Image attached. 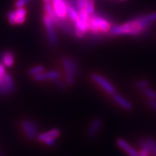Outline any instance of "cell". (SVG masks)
Instances as JSON below:
<instances>
[{"label":"cell","mask_w":156,"mask_h":156,"mask_svg":"<svg viewBox=\"0 0 156 156\" xmlns=\"http://www.w3.org/2000/svg\"><path fill=\"white\" fill-rule=\"evenodd\" d=\"M156 22V12L140 16L122 25H112L108 34L110 36H140L145 33Z\"/></svg>","instance_id":"6da1fadb"},{"label":"cell","mask_w":156,"mask_h":156,"mask_svg":"<svg viewBox=\"0 0 156 156\" xmlns=\"http://www.w3.org/2000/svg\"><path fill=\"white\" fill-rule=\"evenodd\" d=\"M62 64L66 73V84L72 86L76 82V76L79 73V66L77 62L74 58L64 57L62 59Z\"/></svg>","instance_id":"7a4b0ae2"},{"label":"cell","mask_w":156,"mask_h":156,"mask_svg":"<svg viewBox=\"0 0 156 156\" xmlns=\"http://www.w3.org/2000/svg\"><path fill=\"white\" fill-rule=\"evenodd\" d=\"M42 21H43V24L46 30V34H47L49 43L52 46H56L58 44V37L57 31H56L55 25L53 23L52 19L45 13L42 17Z\"/></svg>","instance_id":"3957f363"},{"label":"cell","mask_w":156,"mask_h":156,"mask_svg":"<svg viewBox=\"0 0 156 156\" xmlns=\"http://www.w3.org/2000/svg\"><path fill=\"white\" fill-rule=\"evenodd\" d=\"M21 126L23 132L30 140L37 139L39 133V129L36 123L29 119H24L21 121Z\"/></svg>","instance_id":"277c9868"},{"label":"cell","mask_w":156,"mask_h":156,"mask_svg":"<svg viewBox=\"0 0 156 156\" xmlns=\"http://www.w3.org/2000/svg\"><path fill=\"white\" fill-rule=\"evenodd\" d=\"M91 79L110 96H112L115 93H116V90H115L114 85L106 78L100 75V74L93 73L91 74Z\"/></svg>","instance_id":"5b68a950"},{"label":"cell","mask_w":156,"mask_h":156,"mask_svg":"<svg viewBox=\"0 0 156 156\" xmlns=\"http://www.w3.org/2000/svg\"><path fill=\"white\" fill-rule=\"evenodd\" d=\"M90 19L97 24V27L102 34H106L109 33V31L112 27V23L107 18H105L101 14L94 13L93 15H91Z\"/></svg>","instance_id":"8992f818"},{"label":"cell","mask_w":156,"mask_h":156,"mask_svg":"<svg viewBox=\"0 0 156 156\" xmlns=\"http://www.w3.org/2000/svg\"><path fill=\"white\" fill-rule=\"evenodd\" d=\"M61 136V131L58 128L49 130V132L39 134L37 140L41 143H44L48 146H53L56 144V140Z\"/></svg>","instance_id":"52a82bcc"},{"label":"cell","mask_w":156,"mask_h":156,"mask_svg":"<svg viewBox=\"0 0 156 156\" xmlns=\"http://www.w3.org/2000/svg\"><path fill=\"white\" fill-rule=\"evenodd\" d=\"M52 6L54 7L57 16L62 20L68 19L67 18V3L66 0H51Z\"/></svg>","instance_id":"ba28073f"},{"label":"cell","mask_w":156,"mask_h":156,"mask_svg":"<svg viewBox=\"0 0 156 156\" xmlns=\"http://www.w3.org/2000/svg\"><path fill=\"white\" fill-rule=\"evenodd\" d=\"M103 124V120L101 118L97 117L94 119L92 120L90 125L88 127V132H87V136L88 139L93 140L94 138L97 137V134H98L99 131L101 129V126Z\"/></svg>","instance_id":"9c48e42d"},{"label":"cell","mask_w":156,"mask_h":156,"mask_svg":"<svg viewBox=\"0 0 156 156\" xmlns=\"http://www.w3.org/2000/svg\"><path fill=\"white\" fill-rule=\"evenodd\" d=\"M0 62L6 67L10 68L14 66L15 62V55L14 52L5 50L0 53Z\"/></svg>","instance_id":"30bf717a"},{"label":"cell","mask_w":156,"mask_h":156,"mask_svg":"<svg viewBox=\"0 0 156 156\" xmlns=\"http://www.w3.org/2000/svg\"><path fill=\"white\" fill-rule=\"evenodd\" d=\"M117 146L119 147L121 150L125 152L127 155L129 156H139V151L135 149L133 147L129 144L125 140H123L122 138H119L116 140Z\"/></svg>","instance_id":"8fae6325"},{"label":"cell","mask_w":156,"mask_h":156,"mask_svg":"<svg viewBox=\"0 0 156 156\" xmlns=\"http://www.w3.org/2000/svg\"><path fill=\"white\" fill-rule=\"evenodd\" d=\"M60 77V73L57 70H50L49 72H45L33 76L35 81H45V80H54Z\"/></svg>","instance_id":"7c38bea8"},{"label":"cell","mask_w":156,"mask_h":156,"mask_svg":"<svg viewBox=\"0 0 156 156\" xmlns=\"http://www.w3.org/2000/svg\"><path fill=\"white\" fill-rule=\"evenodd\" d=\"M112 100L116 103L117 105H119V107H121L122 108L125 109L127 111H131L133 108V105L132 102L129 101H127V99L122 97L121 95L118 94V93H115L114 95L112 96Z\"/></svg>","instance_id":"4fadbf2b"},{"label":"cell","mask_w":156,"mask_h":156,"mask_svg":"<svg viewBox=\"0 0 156 156\" xmlns=\"http://www.w3.org/2000/svg\"><path fill=\"white\" fill-rule=\"evenodd\" d=\"M6 73V67L0 62V96L1 97H6L10 95L5 84L4 77Z\"/></svg>","instance_id":"5bb4252c"},{"label":"cell","mask_w":156,"mask_h":156,"mask_svg":"<svg viewBox=\"0 0 156 156\" xmlns=\"http://www.w3.org/2000/svg\"><path fill=\"white\" fill-rule=\"evenodd\" d=\"M15 15H16V25H22L26 22L27 19V10L25 7L16 8Z\"/></svg>","instance_id":"9a60e30c"},{"label":"cell","mask_w":156,"mask_h":156,"mask_svg":"<svg viewBox=\"0 0 156 156\" xmlns=\"http://www.w3.org/2000/svg\"><path fill=\"white\" fill-rule=\"evenodd\" d=\"M4 80L5 84H6V87L7 88V90H8L9 93L10 94H13L15 92V84L12 76L9 73L6 72V74H5Z\"/></svg>","instance_id":"2e32d148"},{"label":"cell","mask_w":156,"mask_h":156,"mask_svg":"<svg viewBox=\"0 0 156 156\" xmlns=\"http://www.w3.org/2000/svg\"><path fill=\"white\" fill-rule=\"evenodd\" d=\"M67 18L72 23H75L79 19V12L72 6L67 5Z\"/></svg>","instance_id":"e0dca14e"},{"label":"cell","mask_w":156,"mask_h":156,"mask_svg":"<svg viewBox=\"0 0 156 156\" xmlns=\"http://www.w3.org/2000/svg\"><path fill=\"white\" fill-rule=\"evenodd\" d=\"M44 71H45V67L40 65V66H34V67H32L31 69H30L29 71H28V74L33 77V76H37L38 74L43 73Z\"/></svg>","instance_id":"ac0fdd59"},{"label":"cell","mask_w":156,"mask_h":156,"mask_svg":"<svg viewBox=\"0 0 156 156\" xmlns=\"http://www.w3.org/2000/svg\"><path fill=\"white\" fill-rule=\"evenodd\" d=\"M85 10L90 16L94 14L95 0H85Z\"/></svg>","instance_id":"d6986e66"},{"label":"cell","mask_w":156,"mask_h":156,"mask_svg":"<svg viewBox=\"0 0 156 156\" xmlns=\"http://www.w3.org/2000/svg\"><path fill=\"white\" fill-rule=\"evenodd\" d=\"M139 146L141 148V150L144 151L145 152H147L149 155L150 154H152L151 150V147L148 144L147 140H141L139 141Z\"/></svg>","instance_id":"ffe728a7"},{"label":"cell","mask_w":156,"mask_h":156,"mask_svg":"<svg viewBox=\"0 0 156 156\" xmlns=\"http://www.w3.org/2000/svg\"><path fill=\"white\" fill-rule=\"evenodd\" d=\"M143 93H144V95L146 97L149 98V100H156V92L149 88V87L143 90Z\"/></svg>","instance_id":"44dd1931"},{"label":"cell","mask_w":156,"mask_h":156,"mask_svg":"<svg viewBox=\"0 0 156 156\" xmlns=\"http://www.w3.org/2000/svg\"><path fill=\"white\" fill-rule=\"evenodd\" d=\"M136 88L140 89V90H144L145 88H148L149 87V82L147 80H144V79H141V80H138L136 82Z\"/></svg>","instance_id":"7402d4cb"},{"label":"cell","mask_w":156,"mask_h":156,"mask_svg":"<svg viewBox=\"0 0 156 156\" xmlns=\"http://www.w3.org/2000/svg\"><path fill=\"white\" fill-rule=\"evenodd\" d=\"M7 19L8 23L12 26H16V15H15V11L14 10H10L7 13Z\"/></svg>","instance_id":"603a6c76"},{"label":"cell","mask_w":156,"mask_h":156,"mask_svg":"<svg viewBox=\"0 0 156 156\" xmlns=\"http://www.w3.org/2000/svg\"><path fill=\"white\" fill-rule=\"evenodd\" d=\"M147 141L148 144L151 147V150L152 154L156 155V142L154 139L152 138H147Z\"/></svg>","instance_id":"cb8c5ba5"},{"label":"cell","mask_w":156,"mask_h":156,"mask_svg":"<svg viewBox=\"0 0 156 156\" xmlns=\"http://www.w3.org/2000/svg\"><path fill=\"white\" fill-rule=\"evenodd\" d=\"M53 81H54L55 86L58 87V88H60V89H65V88H66V82H64L63 80L61 79V77L58 78V79H56V80H53Z\"/></svg>","instance_id":"d4e9b609"},{"label":"cell","mask_w":156,"mask_h":156,"mask_svg":"<svg viewBox=\"0 0 156 156\" xmlns=\"http://www.w3.org/2000/svg\"><path fill=\"white\" fill-rule=\"evenodd\" d=\"M30 0H16L15 3V6L16 8H21V7H24L27 3H29Z\"/></svg>","instance_id":"484cf974"},{"label":"cell","mask_w":156,"mask_h":156,"mask_svg":"<svg viewBox=\"0 0 156 156\" xmlns=\"http://www.w3.org/2000/svg\"><path fill=\"white\" fill-rule=\"evenodd\" d=\"M78 11L81 10H85V0H76Z\"/></svg>","instance_id":"4316f807"},{"label":"cell","mask_w":156,"mask_h":156,"mask_svg":"<svg viewBox=\"0 0 156 156\" xmlns=\"http://www.w3.org/2000/svg\"><path fill=\"white\" fill-rule=\"evenodd\" d=\"M148 105L153 110L156 112V100H149L148 101Z\"/></svg>","instance_id":"83f0119b"},{"label":"cell","mask_w":156,"mask_h":156,"mask_svg":"<svg viewBox=\"0 0 156 156\" xmlns=\"http://www.w3.org/2000/svg\"><path fill=\"white\" fill-rule=\"evenodd\" d=\"M139 156H149V154H148L147 152L141 150L139 152Z\"/></svg>","instance_id":"f1b7e54d"},{"label":"cell","mask_w":156,"mask_h":156,"mask_svg":"<svg viewBox=\"0 0 156 156\" xmlns=\"http://www.w3.org/2000/svg\"><path fill=\"white\" fill-rule=\"evenodd\" d=\"M44 2H45H45H51V0H43Z\"/></svg>","instance_id":"f546056e"},{"label":"cell","mask_w":156,"mask_h":156,"mask_svg":"<svg viewBox=\"0 0 156 156\" xmlns=\"http://www.w3.org/2000/svg\"><path fill=\"white\" fill-rule=\"evenodd\" d=\"M0 156H2V154H1V153H0Z\"/></svg>","instance_id":"4dcf8cb0"}]
</instances>
